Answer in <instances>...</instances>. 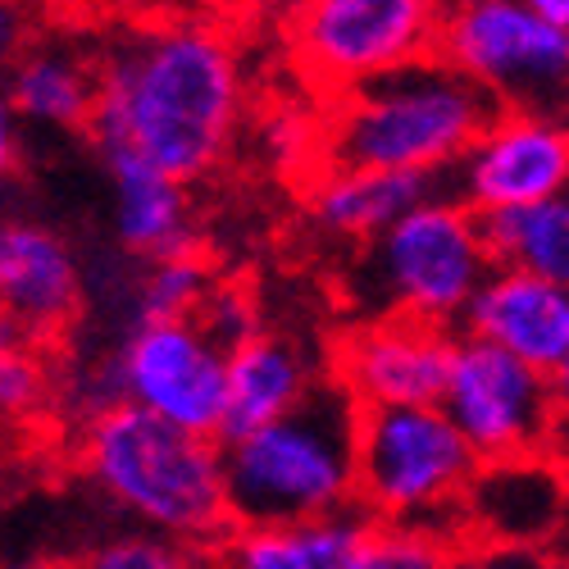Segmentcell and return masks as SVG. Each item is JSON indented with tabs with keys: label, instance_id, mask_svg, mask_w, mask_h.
<instances>
[{
	"label": "cell",
	"instance_id": "cell-5",
	"mask_svg": "<svg viewBox=\"0 0 569 569\" xmlns=\"http://www.w3.org/2000/svg\"><path fill=\"white\" fill-rule=\"evenodd\" d=\"M492 269L497 264L483 242V219L460 197L433 192L388 232L365 242L356 264V297L365 301L369 319L401 315L456 328Z\"/></svg>",
	"mask_w": 569,
	"mask_h": 569
},
{
	"label": "cell",
	"instance_id": "cell-21",
	"mask_svg": "<svg viewBox=\"0 0 569 569\" xmlns=\"http://www.w3.org/2000/svg\"><path fill=\"white\" fill-rule=\"evenodd\" d=\"M483 242L497 269H519L569 292V192L483 219Z\"/></svg>",
	"mask_w": 569,
	"mask_h": 569
},
{
	"label": "cell",
	"instance_id": "cell-6",
	"mask_svg": "<svg viewBox=\"0 0 569 569\" xmlns=\"http://www.w3.org/2000/svg\"><path fill=\"white\" fill-rule=\"evenodd\" d=\"M479 465L438 406L360 410L356 419V506L373 525H410L442 538L438 525L460 519Z\"/></svg>",
	"mask_w": 569,
	"mask_h": 569
},
{
	"label": "cell",
	"instance_id": "cell-22",
	"mask_svg": "<svg viewBox=\"0 0 569 569\" xmlns=\"http://www.w3.org/2000/svg\"><path fill=\"white\" fill-rule=\"evenodd\" d=\"M214 288V269L201 251H178L160 260H141L132 278V323H164L192 319L206 292Z\"/></svg>",
	"mask_w": 569,
	"mask_h": 569
},
{
	"label": "cell",
	"instance_id": "cell-20",
	"mask_svg": "<svg viewBox=\"0 0 569 569\" xmlns=\"http://www.w3.org/2000/svg\"><path fill=\"white\" fill-rule=\"evenodd\" d=\"M6 101L14 119L32 128H87L97 106V64L69 41H32L6 73Z\"/></svg>",
	"mask_w": 569,
	"mask_h": 569
},
{
	"label": "cell",
	"instance_id": "cell-18",
	"mask_svg": "<svg viewBox=\"0 0 569 569\" xmlns=\"http://www.w3.org/2000/svg\"><path fill=\"white\" fill-rule=\"evenodd\" d=\"M110 173V214L119 247L137 260H160L178 251H197L192 232V206H187V187L169 173L141 164L132 156H101Z\"/></svg>",
	"mask_w": 569,
	"mask_h": 569
},
{
	"label": "cell",
	"instance_id": "cell-29",
	"mask_svg": "<svg viewBox=\"0 0 569 569\" xmlns=\"http://www.w3.org/2000/svg\"><path fill=\"white\" fill-rule=\"evenodd\" d=\"M547 383H551V401H556V419H565L569 423V351H565V360L547 373Z\"/></svg>",
	"mask_w": 569,
	"mask_h": 569
},
{
	"label": "cell",
	"instance_id": "cell-34",
	"mask_svg": "<svg viewBox=\"0 0 569 569\" xmlns=\"http://www.w3.org/2000/svg\"><path fill=\"white\" fill-rule=\"evenodd\" d=\"M0 569H32V565H0Z\"/></svg>",
	"mask_w": 569,
	"mask_h": 569
},
{
	"label": "cell",
	"instance_id": "cell-25",
	"mask_svg": "<svg viewBox=\"0 0 569 569\" xmlns=\"http://www.w3.org/2000/svg\"><path fill=\"white\" fill-rule=\"evenodd\" d=\"M192 323L201 333L228 356L232 347H242L247 338L260 333V310H256V297L242 288V282H228V278H214V288L206 292V301L197 306Z\"/></svg>",
	"mask_w": 569,
	"mask_h": 569
},
{
	"label": "cell",
	"instance_id": "cell-12",
	"mask_svg": "<svg viewBox=\"0 0 569 569\" xmlns=\"http://www.w3.org/2000/svg\"><path fill=\"white\" fill-rule=\"evenodd\" d=\"M451 351H456V328L378 315L338 342L328 378H338V388L360 410L438 406Z\"/></svg>",
	"mask_w": 569,
	"mask_h": 569
},
{
	"label": "cell",
	"instance_id": "cell-13",
	"mask_svg": "<svg viewBox=\"0 0 569 569\" xmlns=\"http://www.w3.org/2000/svg\"><path fill=\"white\" fill-rule=\"evenodd\" d=\"M87 273L69 237L41 219H0V310L23 342H60L82 319Z\"/></svg>",
	"mask_w": 569,
	"mask_h": 569
},
{
	"label": "cell",
	"instance_id": "cell-30",
	"mask_svg": "<svg viewBox=\"0 0 569 569\" xmlns=\"http://www.w3.org/2000/svg\"><path fill=\"white\" fill-rule=\"evenodd\" d=\"M525 10H533L538 19H547L551 28H565L569 32V0H519Z\"/></svg>",
	"mask_w": 569,
	"mask_h": 569
},
{
	"label": "cell",
	"instance_id": "cell-28",
	"mask_svg": "<svg viewBox=\"0 0 569 569\" xmlns=\"http://www.w3.org/2000/svg\"><path fill=\"white\" fill-rule=\"evenodd\" d=\"M19 151H23V137H19V119L0 91V182H6L14 169H19Z\"/></svg>",
	"mask_w": 569,
	"mask_h": 569
},
{
	"label": "cell",
	"instance_id": "cell-27",
	"mask_svg": "<svg viewBox=\"0 0 569 569\" xmlns=\"http://www.w3.org/2000/svg\"><path fill=\"white\" fill-rule=\"evenodd\" d=\"M37 41V10L23 0H0V78H6L23 51Z\"/></svg>",
	"mask_w": 569,
	"mask_h": 569
},
{
	"label": "cell",
	"instance_id": "cell-3",
	"mask_svg": "<svg viewBox=\"0 0 569 569\" xmlns=\"http://www.w3.org/2000/svg\"><path fill=\"white\" fill-rule=\"evenodd\" d=\"M356 419L360 406L323 383L264 429L219 442L232 525H292L356 506Z\"/></svg>",
	"mask_w": 569,
	"mask_h": 569
},
{
	"label": "cell",
	"instance_id": "cell-7",
	"mask_svg": "<svg viewBox=\"0 0 569 569\" xmlns=\"http://www.w3.org/2000/svg\"><path fill=\"white\" fill-rule=\"evenodd\" d=\"M447 0H292L288 46L328 91H356L433 60Z\"/></svg>",
	"mask_w": 569,
	"mask_h": 569
},
{
	"label": "cell",
	"instance_id": "cell-31",
	"mask_svg": "<svg viewBox=\"0 0 569 569\" xmlns=\"http://www.w3.org/2000/svg\"><path fill=\"white\" fill-rule=\"evenodd\" d=\"M14 347H23V333L14 328V319H10L6 310H0V356H10Z\"/></svg>",
	"mask_w": 569,
	"mask_h": 569
},
{
	"label": "cell",
	"instance_id": "cell-24",
	"mask_svg": "<svg viewBox=\"0 0 569 569\" xmlns=\"http://www.w3.org/2000/svg\"><path fill=\"white\" fill-rule=\"evenodd\" d=\"M56 383H60V369L32 342L0 356V423L41 419L56 406Z\"/></svg>",
	"mask_w": 569,
	"mask_h": 569
},
{
	"label": "cell",
	"instance_id": "cell-17",
	"mask_svg": "<svg viewBox=\"0 0 569 569\" xmlns=\"http://www.w3.org/2000/svg\"><path fill=\"white\" fill-rule=\"evenodd\" d=\"M373 519L351 506L323 519L292 525H232L214 547V569H356Z\"/></svg>",
	"mask_w": 569,
	"mask_h": 569
},
{
	"label": "cell",
	"instance_id": "cell-11",
	"mask_svg": "<svg viewBox=\"0 0 569 569\" xmlns=\"http://www.w3.org/2000/svg\"><path fill=\"white\" fill-rule=\"evenodd\" d=\"M451 173L456 197L479 219L565 197L569 128L538 110H497Z\"/></svg>",
	"mask_w": 569,
	"mask_h": 569
},
{
	"label": "cell",
	"instance_id": "cell-2",
	"mask_svg": "<svg viewBox=\"0 0 569 569\" xmlns=\"http://www.w3.org/2000/svg\"><path fill=\"white\" fill-rule=\"evenodd\" d=\"M78 465L91 492L147 533L210 551L232 529L219 438L114 406L78 429Z\"/></svg>",
	"mask_w": 569,
	"mask_h": 569
},
{
	"label": "cell",
	"instance_id": "cell-23",
	"mask_svg": "<svg viewBox=\"0 0 569 569\" xmlns=\"http://www.w3.org/2000/svg\"><path fill=\"white\" fill-rule=\"evenodd\" d=\"M69 569H214L206 547L173 542L147 529H123L91 542Z\"/></svg>",
	"mask_w": 569,
	"mask_h": 569
},
{
	"label": "cell",
	"instance_id": "cell-32",
	"mask_svg": "<svg viewBox=\"0 0 569 569\" xmlns=\"http://www.w3.org/2000/svg\"><path fill=\"white\" fill-rule=\"evenodd\" d=\"M23 6H32V10H41V6H56V0H23Z\"/></svg>",
	"mask_w": 569,
	"mask_h": 569
},
{
	"label": "cell",
	"instance_id": "cell-19",
	"mask_svg": "<svg viewBox=\"0 0 569 569\" xmlns=\"http://www.w3.org/2000/svg\"><path fill=\"white\" fill-rule=\"evenodd\" d=\"M442 192V182L419 173H388V169H342L328 164L310 187V214L323 232L373 242L388 232L406 210Z\"/></svg>",
	"mask_w": 569,
	"mask_h": 569
},
{
	"label": "cell",
	"instance_id": "cell-1",
	"mask_svg": "<svg viewBox=\"0 0 569 569\" xmlns=\"http://www.w3.org/2000/svg\"><path fill=\"white\" fill-rule=\"evenodd\" d=\"M242 106L237 46L214 23L173 19L106 51L87 132L101 156H132L187 187L223 160Z\"/></svg>",
	"mask_w": 569,
	"mask_h": 569
},
{
	"label": "cell",
	"instance_id": "cell-33",
	"mask_svg": "<svg viewBox=\"0 0 569 569\" xmlns=\"http://www.w3.org/2000/svg\"><path fill=\"white\" fill-rule=\"evenodd\" d=\"M438 569H465V565H456V560H447V565H438Z\"/></svg>",
	"mask_w": 569,
	"mask_h": 569
},
{
	"label": "cell",
	"instance_id": "cell-15",
	"mask_svg": "<svg viewBox=\"0 0 569 569\" xmlns=\"http://www.w3.org/2000/svg\"><path fill=\"white\" fill-rule=\"evenodd\" d=\"M328 378L323 356L278 328H260L256 338L223 356V429L219 442L264 429L278 415L297 410Z\"/></svg>",
	"mask_w": 569,
	"mask_h": 569
},
{
	"label": "cell",
	"instance_id": "cell-14",
	"mask_svg": "<svg viewBox=\"0 0 569 569\" xmlns=\"http://www.w3.org/2000/svg\"><path fill=\"white\" fill-rule=\"evenodd\" d=\"M460 328L465 338H479L519 365L551 373L569 351V292L519 269H492Z\"/></svg>",
	"mask_w": 569,
	"mask_h": 569
},
{
	"label": "cell",
	"instance_id": "cell-35",
	"mask_svg": "<svg viewBox=\"0 0 569 569\" xmlns=\"http://www.w3.org/2000/svg\"><path fill=\"white\" fill-rule=\"evenodd\" d=\"M456 6H469V0H456Z\"/></svg>",
	"mask_w": 569,
	"mask_h": 569
},
{
	"label": "cell",
	"instance_id": "cell-10",
	"mask_svg": "<svg viewBox=\"0 0 569 569\" xmlns=\"http://www.w3.org/2000/svg\"><path fill=\"white\" fill-rule=\"evenodd\" d=\"M433 56L497 101L565 82L569 32L551 28L519 0H469V6H451L442 14Z\"/></svg>",
	"mask_w": 569,
	"mask_h": 569
},
{
	"label": "cell",
	"instance_id": "cell-26",
	"mask_svg": "<svg viewBox=\"0 0 569 569\" xmlns=\"http://www.w3.org/2000/svg\"><path fill=\"white\" fill-rule=\"evenodd\" d=\"M447 560L451 551L433 533L410 529V525H373L360 547L356 569H438Z\"/></svg>",
	"mask_w": 569,
	"mask_h": 569
},
{
	"label": "cell",
	"instance_id": "cell-4",
	"mask_svg": "<svg viewBox=\"0 0 569 569\" xmlns=\"http://www.w3.org/2000/svg\"><path fill=\"white\" fill-rule=\"evenodd\" d=\"M497 114V101L438 56L347 91L323 132L328 164L442 182Z\"/></svg>",
	"mask_w": 569,
	"mask_h": 569
},
{
	"label": "cell",
	"instance_id": "cell-8",
	"mask_svg": "<svg viewBox=\"0 0 569 569\" xmlns=\"http://www.w3.org/2000/svg\"><path fill=\"white\" fill-rule=\"evenodd\" d=\"M438 410L456 423V433L483 465L547 451V438L556 429L547 373L465 333L456 338Z\"/></svg>",
	"mask_w": 569,
	"mask_h": 569
},
{
	"label": "cell",
	"instance_id": "cell-16",
	"mask_svg": "<svg viewBox=\"0 0 569 569\" xmlns=\"http://www.w3.org/2000/svg\"><path fill=\"white\" fill-rule=\"evenodd\" d=\"M560 515H565V473L538 451L479 465L460 501V525L510 547L547 538L560 525Z\"/></svg>",
	"mask_w": 569,
	"mask_h": 569
},
{
	"label": "cell",
	"instance_id": "cell-9",
	"mask_svg": "<svg viewBox=\"0 0 569 569\" xmlns=\"http://www.w3.org/2000/svg\"><path fill=\"white\" fill-rule=\"evenodd\" d=\"M123 406H137L182 433L219 438L223 429V351L192 319L128 323L110 347Z\"/></svg>",
	"mask_w": 569,
	"mask_h": 569
}]
</instances>
